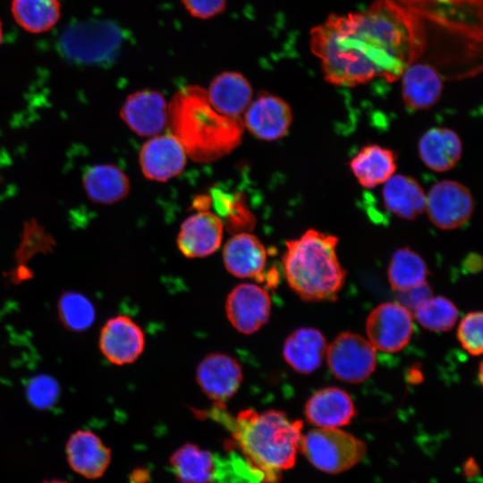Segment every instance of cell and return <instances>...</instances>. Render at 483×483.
Segmentation results:
<instances>
[{"mask_svg": "<svg viewBox=\"0 0 483 483\" xmlns=\"http://www.w3.org/2000/svg\"><path fill=\"white\" fill-rule=\"evenodd\" d=\"M223 223L218 216L200 211L187 217L181 225L177 246L186 258H204L216 252L223 239Z\"/></svg>", "mask_w": 483, "mask_h": 483, "instance_id": "cell-17", "label": "cell"}, {"mask_svg": "<svg viewBox=\"0 0 483 483\" xmlns=\"http://www.w3.org/2000/svg\"><path fill=\"white\" fill-rule=\"evenodd\" d=\"M243 379L238 360L222 352H211L199 363L196 380L202 392L216 403H225L240 388Z\"/></svg>", "mask_w": 483, "mask_h": 483, "instance_id": "cell-12", "label": "cell"}, {"mask_svg": "<svg viewBox=\"0 0 483 483\" xmlns=\"http://www.w3.org/2000/svg\"><path fill=\"white\" fill-rule=\"evenodd\" d=\"M267 258L264 244L250 233L233 235L226 242L223 250V260L226 270L239 278L265 281Z\"/></svg>", "mask_w": 483, "mask_h": 483, "instance_id": "cell-18", "label": "cell"}, {"mask_svg": "<svg viewBox=\"0 0 483 483\" xmlns=\"http://www.w3.org/2000/svg\"><path fill=\"white\" fill-rule=\"evenodd\" d=\"M214 479L217 483H261L263 477L242 455L233 453L215 457Z\"/></svg>", "mask_w": 483, "mask_h": 483, "instance_id": "cell-32", "label": "cell"}, {"mask_svg": "<svg viewBox=\"0 0 483 483\" xmlns=\"http://www.w3.org/2000/svg\"><path fill=\"white\" fill-rule=\"evenodd\" d=\"M427 38L414 4L377 0L362 11L330 14L311 29L309 45L326 81L353 87L400 79L423 55Z\"/></svg>", "mask_w": 483, "mask_h": 483, "instance_id": "cell-1", "label": "cell"}, {"mask_svg": "<svg viewBox=\"0 0 483 483\" xmlns=\"http://www.w3.org/2000/svg\"><path fill=\"white\" fill-rule=\"evenodd\" d=\"M307 420L322 428H340L348 425L356 414L351 396L335 386L315 392L304 407Z\"/></svg>", "mask_w": 483, "mask_h": 483, "instance_id": "cell-19", "label": "cell"}, {"mask_svg": "<svg viewBox=\"0 0 483 483\" xmlns=\"http://www.w3.org/2000/svg\"><path fill=\"white\" fill-rule=\"evenodd\" d=\"M292 122L289 104L278 96L263 93L250 102L242 123L253 136L272 141L286 135Z\"/></svg>", "mask_w": 483, "mask_h": 483, "instance_id": "cell-14", "label": "cell"}, {"mask_svg": "<svg viewBox=\"0 0 483 483\" xmlns=\"http://www.w3.org/2000/svg\"><path fill=\"white\" fill-rule=\"evenodd\" d=\"M186 157L183 146L174 134H158L141 147L140 165L147 179L165 182L183 171Z\"/></svg>", "mask_w": 483, "mask_h": 483, "instance_id": "cell-13", "label": "cell"}, {"mask_svg": "<svg viewBox=\"0 0 483 483\" xmlns=\"http://www.w3.org/2000/svg\"><path fill=\"white\" fill-rule=\"evenodd\" d=\"M337 244L336 236L315 229L285 242L284 275L302 300H336L346 278V270L336 254Z\"/></svg>", "mask_w": 483, "mask_h": 483, "instance_id": "cell-4", "label": "cell"}, {"mask_svg": "<svg viewBox=\"0 0 483 483\" xmlns=\"http://www.w3.org/2000/svg\"><path fill=\"white\" fill-rule=\"evenodd\" d=\"M326 358L332 374L339 380L360 383L374 372L376 349L364 337L343 332L327 344Z\"/></svg>", "mask_w": 483, "mask_h": 483, "instance_id": "cell-7", "label": "cell"}, {"mask_svg": "<svg viewBox=\"0 0 483 483\" xmlns=\"http://www.w3.org/2000/svg\"><path fill=\"white\" fill-rule=\"evenodd\" d=\"M85 191L93 201L112 204L126 197L130 182L125 174L113 165L90 167L83 177Z\"/></svg>", "mask_w": 483, "mask_h": 483, "instance_id": "cell-26", "label": "cell"}, {"mask_svg": "<svg viewBox=\"0 0 483 483\" xmlns=\"http://www.w3.org/2000/svg\"><path fill=\"white\" fill-rule=\"evenodd\" d=\"M428 269L424 259L409 248L395 250L391 258L387 275L391 288L401 293L426 283Z\"/></svg>", "mask_w": 483, "mask_h": 483, "instance_id": "cell-28", "label": "cell"}, {"mask_svg": "<svg viewBox=\"0 0 483 483\" xmlns=\"http://www.w3.org/2000/svg\"><path fill=\"white\" fill-rule=\"evenodd\" d=\"M12 13L21 28L41 33L57 23L61 4L59 0H13Z\"/></svg>", "mask_w": 483, "mask_h": 483, "instance_id": "cell-29", "label": "cell"}, {"mask_svg": "<svg viewBox=\"0 0 483 483\" xmlns=\"http://www.w3.org/2000/svg\"><path fill=\"white\" fill-rule=\"evenodd\" d=\"M385 208L391 214L405 220H413L426 208V193L413 177L394 174L382 191Z\"/></svg>", "mask_w": 483, "mask_h": 483, "instance_id": "cell-24", "label": "cell"}, {"mask_svg": "<svg viewBox=\"0 0 483 483\" xmlns=\"http://www.w3.org/2000/svg\"><path fill=\"white\" fill-rule=\"evenodd\" d=\"M57 312L61 323L67 329L75 332L88 329L96 317L91 301L83 294L75 292H67L60 296Z\"/></svg>", "mask_w": 483, "mask_h": 483, "instance_id": "cell-31", "label": "cell"}, {"mask_svg": "<svg viewBox=\"0 0 483 483\" xmlns=\"http://www.w3.org/2000/svg\"><path fill=\"white\" fill-rule=\"evenodd\" d=\"M230 433L242 455L256 468L264 483H278L282 471L294 466L300 450L303 422L284 412L245 409L232 416L225 403L201 411Z\"/></svg>", "mask_w": 483, "mask_h": 483, "instance_id": "cell-2", "label": "cell"}, {"mask_svg": "<svg viewBox=\"0 0 483 483\" xmlns=\"http://www.w3.org/2000/svg\"><path fill=\"white\" fill-rule=\"evenodd\" d=\"M207 95L209 103L218 113L239 117L251 102L252 89L242 74L224 72L212 80Z\"/></svg>", "mask_w": 483, "mask_h": 483, "instance_id": "cell-23", "label": "cell"}, {"mask_svg": "<svg viewBox=\"0 0 483 483\" xmlns=\"http://www.w3.org/2000/svg\"><path fill=\"white\" fill-rule=\"evenodd\" d=\"M411 312L399 302H384L368 316L366 333L376 350L393 353L402 350L413 334Z\"/></svg>", "mask_w": 483, "mask_h": 483, "instance_id": "cell-9", "label": "cell"}, {"mask_svg": "<svg viewBox=\"0 0 483 483\" xmlns=\"http://www.w3.org/2000/svg\"><path fill=\"white\" fill-rule=\"evenodd\" d=\"M225 313L229 322L240 333L250 335L267 323L271 314L268 292L260 285L243 283L228 294Z\"/></svg>", "mask_w": 483, "mask_h": 483, "instance_id": "cell-10", "label": "cell"}, {"mask_svg": "<svg viewBox=\"0 0 483 483\" xmlns=\"http://www.w3.org/2000/svg\"><path fill=\"white\" fill-rule=\"evenodd\" d=\"M402 97L405 106L412 110L432 107L440 98L443 78L431 64L419 60L402 73Z\"/></svg>", "mask_w": 483, "mask_h": 483, "instance_id": "cell-20", "label": "cell"}, {"mask_svg": "<svg viewBox=\"0 0 483 483\" xmlns=\"http://www.w3.org/2000/svg\"><path fill=\"white\" fill-rule=\"evenodd\" d=\"M473 210L470 191L457 181L437 182L426 193L425 211L430 222L439 229L453 230L464 225Z\"/></svg>", "mask_w": 483, "mask_h": 483, "instance_id": "cell-8", "label": "cell"}, {"mask_svg": "<svg viewBox=\"0 0 483 483\" xmlns=\"http://www.w3.org/2000/svg\"><path fill=\"white\" fill-rule=\"evenodd\" d=\"M326 348V340L319 330L301 327L294 330L285 339L283 356L296 372L310 374L322 364Z\"/></svg>", "mask_w": 483, "mask_h": 483, "instance_id": "cell-21", "label": "cell"}, {"mask_svg": "<svg viewBox=\"0 0 483 483\" xmlns=\"http://www.w3.org/2000/svg\"><path fill=\"white\" fill-rule=\"evenodd\" d=\"M102 355L112 364L122 366L134 362L145 348V335L140 326L126 315L110 318L98 337Z\"/></svg>", "mask_w": 483, "mask_h": 483, "instance_id": "cell-11", "label": "cell"}, {"mask_svg": "<svg viewBox=\"0 0 483 483\" xmlns=\"http://www.w3.org/2000/svg\"><path fill=\"white\" fill-rule=\"evenodd\" d=\"M120 115L137 135H158L168 121V105L162 93L152 89L136 91L127 97Z\"/></svg>", "mask_w": 483, "mask_h": 483, "instance_id": "cell-15", "label": "cell"}, {"mask_svg": "<svg viewBox=\"0 0 483 483\" xmlns=\"http://www.w3.org/2000/svg\"><path fill=\"white\" fill-rule=\"evenodd\" d=\"M412 312L415 319L423 327L435 332L451 330L459 316L456 306L443 296H431L419 304Z\"/></svg>", "mask_w": 483, "mask_h": 483, "instance_id": "cell-30", "label": "cell"}, {"mask_svg": "<svg viewBox=\"0 0 483 483\" xmlns=\"http://www.w3.org/2000/svg\"><path fill=\"white\" fill-rule=\"evenodd\" d=\"M401 293L406 298H404V302L400 304L407 308L411 312L432 296L431 290L427 283Z\"/></svg>", "mask_w": 483, "mask_h": 483, "instance_id": "cell-36", "label": "cell"}, {"mask_svg": "<svg viewBox=\"0 0 483 483\" xmlns=\"http://www.w3.org/2000/svg\"><path fill=\"white\" fill-rule=\"evenodd\" d=\"M419 156L424 165L437 173L453 168L462 154V143L452 129L434 127L420 137Z\"/></svg>", "mask_w": 483, "mask_h": 483, "instance_id": "cell-22", "label": "cell"}, {"mask_svg": "<svg viewBox=\"0 0 483 483\" xmlns=\"http://www.w3.org/2000/svg\"><path fill=\"white\" fill-rule=\"evenodd\" d=\"M171 133L197 162H210L231 152L241 142L243 123L221 114L208 101L207 90L186 86L168 104Z\"/></svg>", "mask_w": 483, "mask_h": 483, "instance_id": "cell-3", "label": "cell"}, {"mask_svg": "<svg viewBox=\"0 0 483 483\" xmlns=\"http://www.w3.org/2000/svg\"><path fill=\"white\" fill-rule=\"evenodd\" d=\"M2 38H3V32H2V25H1V22H0V44L2 42Z\"/></svg>", "mask_w": 483, "mask_h": 483, "instance_id": "cell-38", "label": "cell"}, {"mask_svg": "<svg viewBox=\"0 0 483 483\" xmlns=\"http://www.w3.org/2000/svg\"><path fill=\"white\" fill-rule=\"evenodd\" d=\"M190 14L199 19H209L225 7L226 0H181Z\"/></svg>", "mask_w": 483, "mask_h": 483, "instance_id": "cell-35", "label": "cell"}, {"mask_svg": "<svg viewBox=\"0 0 483 483\" xmlns=\"http://www.w3.org/2000/svg\"><path fill=\"white\" fill-rule=\"evenodd\" d=\"M124 34L113 21L97 19L70 23L57 40L62 57L76 64H110L117 55Z\"/></svg>", "mask_w": 483, "mask_h": 483, "instance_id": "cell-5", "label": "cell"}, {"mask_svg": "<svg viewBox=\"0 0 483 483\" xmlns=\"http://www.w3.org/2000/svg\"><path fill=\"white\" fill-rule=\"evenodd\" d=\"M70 468L87 479L101 478L111 462V450L91 430L74 431L65 445Z\"/></svg>", "mask_w": 483, "mask_h": 483, "instance_id": "cell-16", "label": "cell"}, {"mask_svg": "<svg viewBox=\"0 0 483 483\" xmlns=\"http://www.w3.org/2000/svg\"><path fill=\"white\" fill-rule=\"evenodd\" d=\"M170 465L180 483H210L215 474V456L199 445L187 443L170 457Z\"/></svg>", "mask_w": 483, "mask_h": 483, "instance_id": "cell-27", "label": "cell"}, {"mask_svg": "<svg viewBox=\"0 0 483 483\" xmlns=\"http://www.w3.org/2000/svg\"><path fill=\"white\" fill-rule=\"evenodd\" d=\"M458 340L462 348L473 356L482 352V312L467 314L460 322L457 330Z\"/></svg>", "mask_w": 483, "mask_h": 483, "instance_id": "cell-33", "label": "cell"}, {"mask_svg": "<svg viewBox=\"0 0 483 483\" xmlns=\"http://www.w3.org/2000/svg\"><path fill=\"white\" fill-rule=\"evenodd\" d=\"M300 450L318 470L339 474L359 464L367 453L366 444L340 428H316L302 435Z\"/></svg>", "mask_w": 483, "mask_h": 483, "instance_id": "cell-6", "label": "cell"}, {"mask_svg": "<svg viewBox=\"0 0 483 483\" xmlns=\"http://www.w3.org/2000/svg\"><path fill=\"white\" fill-rule=\"evenodd\" d=\"M396 155L377 144L363 147L350 161V168L358 182L373 189L384 184L396 171Z\"/></svg>", "mask_w": 483, "mask_h": 483, "instance_id": "cell-25", "label": "cell"}, {"mask_svg": "<svg viewBox=\"0 0 483 483\" xmlns=\"http://www.w3.org/2000/svg\"><path fill=\"white\" fill-rule=\"evenodd\" d=\"M44 483H69V482L64 481V480L53 479V480L46 481Z\"/></svg>", "mask_w": 483, "mask_h": 483, "instance_id": "cell-37", "label": "cell"}, {"mask_svg": "<svg viewBox=\"0 0 483 483\" xmlns=\"http://www.w3.org/2000/svg\"><path fill=\"white\" fill-rule=\"evenodd\" d=\"M58 394V385L53 378L46 376L33 378L27 388L29 401L38 409H47L54 405Z\"/></svg>", "mask_w": 483, "mask_h": 483, "instance_id": "cell-34", "label": "cell"}]
</instances>
